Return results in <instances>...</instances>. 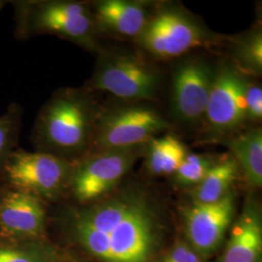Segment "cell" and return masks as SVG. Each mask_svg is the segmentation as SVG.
I'll list each match as a JSON object with an SVG mask.
<instances>
[{
	"instance_id": "7",
	"label": "cell",
	"mask_w": 262,
	"mask_h": 262,
	"mask_svg": "<svg viewBox=\"0 0 262 262\" xmlns=\"http://www.w3.org/2000/svg\"><path fill=\"white\" fill-rule=\"evenodd\" d=\"M236 195L231 190L214 203L192 201L183 213L186 242L205 260L214 255L225 242L227 230L233 223Z\"/></svg>"
},
{
	"instance_id": "20",
	"label": "cell",
	"mask_w": 262,
	"mask_h": 262,
	"mask_svg": "<svg viewBox=\"0 0 262 262\" xmlns=\"http://www.w3.org/2000/svg\"><path fill=\"white\" fill-rule=\"evenodd\" d=\"M216 161L204 155L187 154L174 173L175 181L181 187H197Z\"/></svg>"
},
{
	"instance_id": "11",
	"label": "cell",
	"mask_w": 262,
	"mask_h": 262,
	"mask_svg": "<svg viewBox=\"0 0 262 262\" xmlns=\"http://www.w3.org/2000/svg\"><path fill=\"white\" fill-rule=\"evenodd\" d=\"M48 203L6 187L0 205V236L14 239L49 238Z\"/></svg>"
},
{
	"instance_id": "22",
	"label": "cell",
	"mask_w": 262,
	"mask_h": 262,
	"mask_svg": "<svg viewBox=\"0 0 262 262\" xmlns=\"http://www.w3.org/2000/svg\"><path fill=\"white\" fill-rule=\"evenodd\" d=\"M159 262H204L185 240H178Z\"/></svg>"
},
{
	"instance_id": "15",
	"label": "cell",
	"mask_w": 262,
	"mask_h": 262,
	"mask_svg": "<svg viewBox=\"0 0 262 262\" xmlns=\"http://www.w3.org/2000/svg\"><path fill=\"white\" fill-rule=\"evenodd\" d=\"M95 27L124 36H139L148 24L140 4L123 0H104L95 4Z\"/></svg>"
},
{
	"instance_id": "1",
	"label": "cell",
	"mask_w": 262,
	"mask_h": 262,
	"mask_svg": "<svg viewBox=\"0 0 262 262\" xmlns=\"http://www.w3.org/2000/svg\"><path fill=\"white\" fill-rule=\"evenodd\" d=\"M56 243L84 262H157L165 237L158 202L128 187L84 205L67 203L52 215Z\"/></svg>"
},
{
	"instance_id": "5",
	"label": "cell",
	"mask_w": 262,
	"mask_h": 262,
	"mask_svg": "<svg viewBox=\"0 0 262 262\" xmlns=\"http://www.w3.org/2000/svg\"><path fill=\"white\" fill-rule=\"evenodd\" d=\"M141 149L98 150L73 161L66 197L74 205L93 203L108 195L138 159Z\"/></svg>"
},
{
	"instance_id": "14",
	"label": "cell",
	"mask_w": 262,
	"mask_h": 262,
	"mask_svg": "<svg viewBox=\"0 0 262 262\" xmlns=\"http://www.w3.org/2000/svg\"><path fill=\"white\" fill-rule=\"evenodd\" d=\"M0 262H84L71 250L45 239L0 236Z\"/></svg>"
},
{
	"instance_id": "3",
	"label": "cell",
	"mask_w": 262,
	"mask_h": 262,
	"mask_svg": "<svg viewBox=\"0 0 262 262\" xmlns=\"http://www.w3.org/2000/svg\"><path fill=\"white\" fill-rule=\"evenodd\" d=\"M15 11V35L27 40L50 33L86 49L95 46L94 16L88 6L76 1H10Z\"/></svg>"
},
{
	"instance_id": "4",
	"label": "cell",
	"mask_w": 262,
	"mask_h": 262,
	"mask_svg": "<svg viewBox=\"0 0 262 262\" xmlns=\"http://www.w3.org/2000/svg\"><path fill=\"white\" fill-rule=\"evenodd\" d=\"M73 161L43 151L16 149L0 170V184L48 204L66 197Z\"/></svg>"
},
{
	"instance_id": "6",
	"label": "cell",
	"mask_w": 262,
	"mask_h": 262,
	"mask_svg": "<svg viewBox=\"0 0 262 262\" xmlns=\"http://www.w3.org/2000/svg\"><path fill=\"white\" fill-rule=\"evenodd\" d=\"M167 126L166 121L150 108L122 107L96 117L91 147L97 151L137 148Z\"/></svg>"
},
{
	"instance_id": "2",
	"label": "cell",
	"mask_w": 262,
	"mask_h": 262,
	"mask_svg": "<svg viewBox=\"0 0 262 262\" xmlns=\"http://www.w3.org/2000/svg\"><path fill=\"white\" fill-rule=\"evenodd\" d=\"M95 121L94 103L89 94L62 90L40 110L30 141L38 151L75 161L92 145Z\"/></svg>"
},
{
	"instance_id": "25",
	"label": "cell",
	"mask_w": 262,
	"mask_h": 262,
	"mask_svg": "<svg viewBox=\"0 0 262 262\" xmlns=\"http://www.w3.org/2000/svg\"><path fill=\"white\" fill-rule=\"evenodd\" d=\"M6 3H7V1L0 0V12H1V10L3 9V7L6 5Z\"/></svg>"
},
{
	"instance_id": "23",
	"label": "cell",
	"mask_w": 262,
	"mask_h": 262,
	"mask_svg": "<svg viewBox=\"0 0 262 262\" xmlns=\"http://www.w3.org/2000/svg\"><path fill=\"white\" fill-rule=\"evenodd\" d=\"M262 117V90L258 85L248 84L246 91V118L258 121Z\"/></svg>"
},
{
	"instance_id": "19",
	"label": "cell",
	"mask_w": 262,
	"mask_h": 262,
	"mask_svg": "<svg viewBox=\"0 0 262 262\" xmlns=\"http://www.w3.org/2000/svg\"><path fill=\"white\" fill-rule=\"evenodd\" d=\"M24 110L16 102L10 104L0 116V170L10 155L17 149L23 124Z\"/></svg>"
},
{
	"instance_id": "13",
	"label": "cell",
	"mask_w": 262,
	"mask_h": 262,
	"mask_svg": "<svg viewBox=\"0 0 262 262\" xmlns=\"http://www.w3.org/2000/svg\"><path fill=\"white\" fill-rule=\"evenodd\" d=\"M215 262H262L261 211L252 198L230 226L225 250Z\"/></svg>"
},
{
	"instance_id": "12",
	"label": "cell",
	"mask_w": 262,
	"mask_h": 262,
	"mask_svg": "<svg viewBox=\"0 0 262 262\" xmlns=\"http://www.w3.org/2000/svg\"><path fill=\"white\" fill-rule=\"evenodd\" d=\"M215 72L201 60H189L178 67L172 84L175 115L187 122H195L205 115Z\"/></svg>"
},
{
	"instance_id": "17",
	"label": "cell",
	"mask_w": 262,
	"mask_h": 262,
	"mask_svg": "<svg viewBox=\"0 0 262 262\" xmlns=\"http://www.w3.org/2000/svg\"><path fill=\"white\" fill-rule=\"evenodd\" d=\"M239 165L234 158L227 157L216 161L206 177L195 187L193 201L198 203H214L231 191L238 175Z\"/></svg>"
},
{
	"instance_id": "24",
	"label": "cell",
	"mask_w": 262,
	"mask_h": 262,
	"mask_svg": "<svg viewBox=\"0 0 262 262\" xmlns=\"http://www.w3.org/2000/svg\"><path fill=\"white\" fill-rule=\"evenodd\" d=\"M5 191H6V187L0 184V205H1V202L3 200V196L5 194Z\"/></svg>"
},
{
	"instance_id": "16",
	"label": "cell",
	"mask_w": 262,
	"mask_h": 262,
	"mask_svg": "<svg viewBox=\"0 0 262 262\" xmlns=\"http://www.w3.org/2000/svg\"><path fill=\"white\" fill-rule=\"evenodd\" d=\"M248 183L254 187L262 186V130L255 128L228 142Z\"/></svg>"
},
{
	"instance_id": "8",
	"label": "cell",
	"mask_w": 262,
	"mask_h": 262,
	"mask_svg": "<svg viewBox=\"0 0 262 262\" xmlns=\"http://www.w3.org/2000/svg\"><path fill=\"white\" fill-rule=\"evenodd\" d=\"M156 72L134 56L102 57L94 72L92 86L125 100L150 99L158 90Z\"/></svg>"
},
{
	"instance_id": "21",
	"label": "cell",
	"mask_w": 262,
	"mask_h": 262,
	"mask_svg": "<svg viewBox=\"0 0 262 262\" xmlns=\"http://www.w3.org/2000/svg\"><path fill=\"white\" fill-rule=\"evenodd\" d=\"M240 62L254 73H260L262 69V36L260 32L253 33L240 43L237 51Z\"/></svg>"
},
{
	"instance_id": "18",
	"label": "cell",
	"mask_w": 262,
	"mask_h": 262,
	"mask_svg": "<svg viewBox=\"0 0 262 262\" xmlns=\"http://www.w3.org/2000/svg\"><path fill=\"white\" fill-rule=\"evenodd\" d=\"M146 165L151 174H174L187 155L185 145L174 136L167 135L149 142Z\"/></svg>"
},
{
	"instance_id": "10",
	"label": "cell",
	"mask_w": 262,
	"mask_h": 262,
	"mask_svg": "<svg viewBox=\"0 0 262 262\" xmlns=\"http://www.w3.org/2000/svg\"><path fill=\"white\" fill-rule=\"evenodd\" d=\"M248 84L243 76L230 66H223L215 72L204 115L212 130L226 133L234 130L247 121Z\"/></svg>"
},
{
	"instance_id": "9",
	"label": "cell",
	"mask_w": 262,
	"mask_h": 262,
	"mask_svg": "<svg viewBox=\"0 0 262 262\" xmlns=\"http://www.w3.org/2000/svg\"><path fill=\"white\" fill-rule=\"evenodd\" d=\"M206 35L192 20L175 11H163L150 20L139 35L141 45L154 56H182L205 43Z\"/></svg>"
}]
</instances>
